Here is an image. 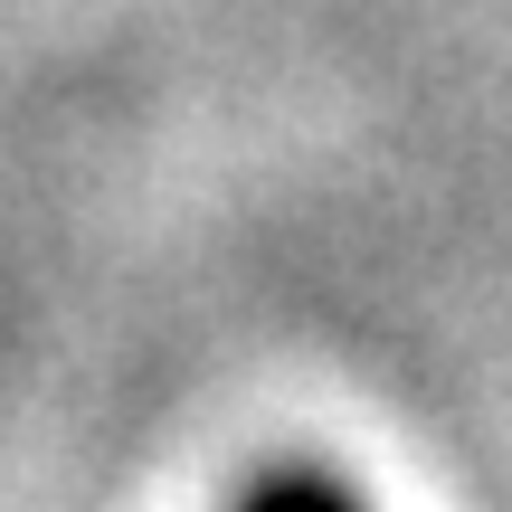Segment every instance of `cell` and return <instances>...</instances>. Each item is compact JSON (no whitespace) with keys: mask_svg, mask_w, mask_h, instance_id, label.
Returning a JSON list of instances; mask_svg holds the SVG:
<instances>
[{"mask_svg":"<svg viewBox=\"0 0 512 512\" xmlns=\"http://www.w3.org/2000/svg\"><path fill=\"white\" fill-rule=\"evenodd\" d=\"M228 512H370V503L351 494L332 465H266V475H256Z\"/></svg>","mask_w":512,"mask_h":512,"instance_id":"6da1fadb","label":"cell"}]
</instances>
